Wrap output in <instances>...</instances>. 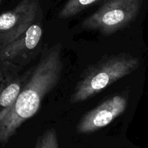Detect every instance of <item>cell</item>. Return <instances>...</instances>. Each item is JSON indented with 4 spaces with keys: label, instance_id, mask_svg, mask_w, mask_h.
Listing matches in <instances>:
<instances>
[{
    "label": "cell",
    "instance_id": "6da1fadb",
    "mask_svg": "<svg viewBox=\"0 0 148 148\" xmlns=\"http://www.w3.org/2000/svg\"><path fill=\"white\" fill-rule=\"evenodd\" d=\"M59 43L45 50L27 84L7 114L0 118V145H5L25 121L36 115L42 100L58 85L63 70Z\"/></svg>",
    "mask_w": 148,
    "mask_h": 148
},
{
    "label": "cell",
    "instance_id": "7a4b0ae2",
    "mask_svg": "<svg viewBox=\"0 0 148 148\" xmlns=\"http://www.w3.org/2000/svg\"><path fill=\"white\" fill-rule=\"evenodd\" d=\"M140 66L138 57L119 53L105 56L84 71L71 95V103L82 102L130 75Z\"/></svg>",
    "mask_w": 148,
    "mask_h": 148
},
{
    "label": "cell",
    "instance_id": "3957f363",
    "mask_svg": "<svg viewBox=\"0 0 148 148\" xmlns=\"http://www.w3.org/2000/svg\"><path fill=\"white\" fill-rule=\"evenodd\" d=\"M143 0H107L82 23L85 30H95L109 36L123 30L135 20Z\"/></svg>",
    "mask_w": 148,
    "mask_h": 148
},
{
    "label": "cell",
    "instance_id": "277c9868",
    "mask_svg": "<svg viewBox=\"0 0 148 148\" xmlns=\"http://www.w3.org/2000/svg\"><path fill=\"white\" fill-rule=\"evenodd\" d=\"M38 9L39 0H22L13 9L0 14V51L34 23Z\"/></svg>",
    "mask_w": 148,
    "mask_h": 148
},
{
    "label": "cell",
    "instance_id": "5b68a950",
    "mask_svg": "<svg viewBox=\"0 0 148 148\" xmlns=\"http://www.w3.org/2000/svg\"><path fill=\"white\" fill-rule=\"evenodd\" d=\"M128 97L116 95L92 108L82 117L77 125L78 134H92L111 124L127 109Z\"/></svg>",
    "mask_w": 148,
    "mask_h": 148
},
{
    "label": "cell",
    "instance_id": "8992f818",
    "mask_svg": "<svg viewBox=\"0 0 148 148\" xmlns=\"http://www.w3.org/2000/svg\"><path fill=\"white\" fill-rule=\"evenodd\" d=\"M42 35L41 25L33 23L19 38L0 51V61L24 67L40 51Z\"/></svg>",
    "mask_w": 148,
    "mask_h": 148
},
{
    "label": "cell",
    "instance_id": "52a82bcc",
    "mask_svg": "<svg viewBox=\"0 0 148 148\" xmlns=\"http://www.w3.org/2000/svg\"><path fill=\"white\" fill-rule=\"evenodd\" d=\"M33 68L26 71H22L13 78L0 94V118L4 116L9 110L17 101L19 95L27 84Z\"/></svg>",
    "mask_w": 148,
    "mask_h": 148
},
{
    "label": "cell",
    "instance_id": "ba28073f",
    "mask_svg": "<svg viewBox=\"0 0 148 148\" xmlns=\"http://www.w3.org/2000/svg\"><path fill=\"white\" fill-rule=\"evenodd\" d=\"M101 1L102 0H67L59 12L58 17L63 20L70 18Z\"/></svg>",
    "mask_w": 148,
    "mask_h": 148
},
{
    "label": "cell",
    "instance_id": "9c48e42d",
    "mask_svg": "<svg viewBox=\"0 0 148 148\" xmlns=\"http://www.w3.org/2000/svg\"><path fill=\"white\" fill-rule=\"evenodd\" d=\"M23 71V66L8 62L0 61V94L7 84Z\"/></svg>",
    "mask_w": 148,
    "mask_h": 148
},
{
    "label": "cell",
    "instance_id": "30bf717a",
    "mask_svg": "<svg viewBox=\"0 0 148 148\" xmlns=\"http://www.w3.org/2000/svg\"><path fill=\"white\" fill-rule=\"evenodd\" d=\"M34 148H59L56 132L49 129L38 138Z\"/></svg>",
    "mask_w": 148,
    "mask_h": 148
},
{
    "label": "cell",
    "instance_id": "8fae6325",
    "mask_svg": "<svg viewBox=\"0 0 148 148\" xmlns=\"http://www.w3.org/2000/svg\"><path fill=\"white\" fill-rule=\"evenodd\" d=\"M2 1H3V0H0V4H1V2H2Z\"/></svg>",
    "mask_w": 148,
    "mask_h": 148
}]
</instances>
